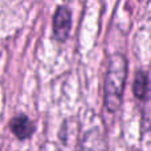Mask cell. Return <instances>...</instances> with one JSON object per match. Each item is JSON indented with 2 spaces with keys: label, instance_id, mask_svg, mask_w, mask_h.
I'll list each match as a JSON object with an SVG mask.
<instances>
[{
  "label": "cell",
  "instance_id": "1",
  "mask_svg": "<svg viewBox=\"0 0 151 151\" xmlns=\"http://www.w3.org/2000/svg\"><path fill=\"white\" fill-rule=\"evenodd\" d=\"M127 64L121 53H115L109 58V66L105 83V105L109 111H115L121 105L125 88Z\"/></svg>",
  "mask_w": 151,
  "mask_h": 151
},
{
  "label": "cell",
  "instance_id": "2",
  "mask_svg": "<svg viewBox=\"0 0 151 151\" xmlns=\"http://www.w3.org/2000/svg\"><path fill=\"white\" fill-rule=\"evenodd\" d=\"M72 27V15L68 7L61 5L57 8L55 16H53V35L56 40L65 41L69 36Z\"/></svg>",
  "mask_w": 151,
  "mask_h": 151
},
{
  "label": "cell",
  "instance_id": "3",
  "mask_svg": "<svg viewBox=\"0 0 151 151\" xmlns=\"http://www.w3.org/2000/svg\"><path fill=\"white\" fill-rule=\"evenodd\" d=\"M11 131L19 139H28L33 134V123L31 122L28 117L25 115H16L11 121Z\"/></svg>",
  "mask_w": 151,
  "mask_h": 151
},
{
  "label": "cell",
  "instance_id": "4",
  "mask_svg": "<svg viewBox=\"0 0 151 151\" xmlns=\"http://www.w3.org/2000/svg\"><path fill=\"white\" fill-rule=\"evenodd\" d=\"M147 85H149V77L145 72H138L134 80V94L137 98H145L147 93Z\"/></svg>",
  "mask_w": 151,
  "mask_h": 151
}]
</instances>
